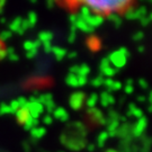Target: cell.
<instances>
[{"label": "cell", "instance_id": "cell-1", "mask_svg": "<svg viewBox=\"0 0 152 152\" xmlns=\"http://www.w3.org/2000/svg\"><path fill=\"white\" fill-rule=\"evenodd\" d=\"M71 12L87 9L102 17L125 15L134 7L135 0H55Z\"/></svg>", "mask_w": 152, "mask_h": 152}, {"label": "cell", "instance_id": "cell-2", "mask_svg": "<svg viewBox=\"0 0 152 152\" xmlns=\"http://www.w3.org/2000/svg\"><path fill=\"white\" fill-rule=\"evenodd\" d=\"M127 55H129V53L126 52V50L121 49L118 51L114 52V53H112V55H110V62L114 65H116V66H122V65L125 64Z\"/></svg>", "mask_w": 152, "mask_h": 152}, {"label": "cell", "instance_id": "cell-3", "mask_svg": "<svg viewBox=\"0 0 152 152\" xmlns=\"http://www.w3.org/2000/svg\"><path fill=\"white\" fill-rule=\"evenodd\" d=\"M39 37H41V41H42L44 44H46L52 39V34H50V33H48V32H43L39 34Z\"/></svg>", "mask_w": 152, "mask_h": 152}, {"label": "cell", "instance_id": "cell-5", "mask_svg": "<svg viewBox=\"0 0 152 152\" xmlns=\"http://www.w3.org/2000/svg\"><path fill=\"white\" fill-rule=\"evenodd\" d=\"M5 53H6L5 46H4V44H2V42L0 41V58H1L2 55H5Z\"/></svg>", "mask_w": 152, "mask_h": 152}, {"label": "cell", "instance_id": "cell-4", "mask_svg": "<svg viewBox=\"0 0 152 152\" xmlns=\"http://www.w3.org/2000/svg\"><path fill=\"white\" fill-rule=\"evenodd\" d=\"M53 53H54L58 58H62L63 55H65V51L63 49H60V51H59L58 48H54V49H53Z\"/></svg>", "mask_w": 152, "mask_h": 152}]
</instances>
